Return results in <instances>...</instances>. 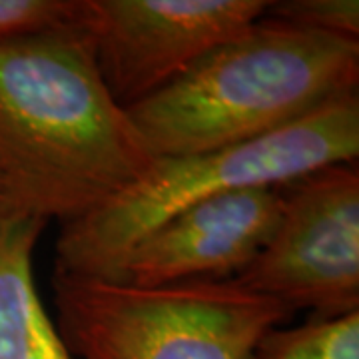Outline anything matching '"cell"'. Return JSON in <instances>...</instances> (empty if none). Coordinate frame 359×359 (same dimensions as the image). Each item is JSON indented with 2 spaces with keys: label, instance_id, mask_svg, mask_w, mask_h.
<instances>
[{
  "label": "cell",
  "instance_id": "obj_11",
  "mask_svg": "<svg viewBox=\"0 0 359 359\" xmlns=\"http://www.w3.org/2000/svg\"><path fill=\"white\" fill-rule=\"evenodd\" d=\"M266 16L287 25L359 40L358 0H282L269 2Z\"/></svg>",
  "mask_w": 359,
  "mask_h": 359
},
{
  "label": "cell",
  "instance_id": "obj_6",
  "mask_svg": "<svg viewBox=\"0 0 359 359\" xmlns=\"http://www.w3.org/2000/svg\"><path fill=\"white\" fill-rule=\"evenodd\" d=\"M269 0H82L80 28L112 98L130 108L268 11Z\"/></svg>",
  "mask_w": 359,
  "mask_h": 359
},
{
  "label": "cell",
  "instance_id": "obj_7",
  "mask_svg": "<svg viewBox=\"0 0 359 359\" xmlns=\"http://www.w3.org/2000/svg\"><path fill=\"white\" fill-rule=\"evenodd\" d=\"M280 212L276 188H245L188 205L130 250L116 280L140 287L231 280L268 244Z\"/></svg>",
  "mask_w": 359,
  "mask_h": 359
},
{
  "label": "cell",
  "instance_id": "obj_5",
  "mask_svg": "<svg viewBox=\"0 0 359 359\" xmlns=\"http://www.w3.org/2000/svg\"><path fill=\"white\" fill-rule=\"evenodd\" d=\"M280 222L233 280L294 313L330 320L359 311V168L337 162L283 182Z\"/></svg>",
  "mask_w": 359,
  "mask_h": 359
},
{
  "label": "cell",
  "instance_id": "obj_10",
  "mask_svg": "<svg viewBox=\"0 0 359 359\" xmlns=\"http://www.w3.org/2000/svg\"><path fill=\"white\" fill-rule=\"evenodd\" d=\"M82 0H0V42L76 26Z\"/></svg>",
  "mask_w": 359,
  "mask_h": 359
},
{
  "label": "cell",
  "instance_id": "obj_4",
  "mask_svg": "<svg viewBox=\"0 0 359 359\" xmlns=\"http://www.w3.org/2000/svg\"><path fill=\"white\" fill-rule=\"evenodd\" d=\"M56 330L80 359H248L292 316L231 280L140 287L54 269Z\"/></svg>",
  "mask_w": 359,
  "mask_h": 359
},
{
  "label": "cell",
  "instance_id": "obj_8",
  "mask_svg": "<svg viewBox=\"0 0 359 359\" xmlns=\"http://www.w3.org/2000/svg\"><path fill=\"white\" fill-rule=\"evenodd\" d=\"M46 224L0 216V359H74L34 282L32 256Z\"/></svg>",
  "mask_w": 359,
  "mask_h": 359
},
{
  "label": "cell",
  "instance_id": "obj_2",
  "mask_svg": "<svg viewBox=\"0 0 359 359\" xmlns=\"http://www.w3.org/2000/svg\"><path fill=\"white\" fill-rule=\"evenodd\" d=\"M359 40L262 16L126 108L154 158L257 140L358 90Z\"/></svg>",
  "mask_w": 359,
  "mask_h": 359
},
{
  "label": "cell",
  "instance_id": "obj_3",
  "mask_svg": "<svg viewBox=\"0 0 359 359\" xmlns=\"http://www.w3.org/2000/svg\"><path fill=\"white\" fill-rule=\"evenodd\" d=\"M359 98L349 90L257 140L204 154L156 158L152 170L100 210L66 224L54 269L116 280L144 236L188 205L283 182L337 162H358Z\"/></svg>",
  "mask_w": 359,
  "mask_h": 359
},
{
  "label": "cell",
  "instance_id": "obj_9",
  "mask_svg": "<svg viewBox=\"0 0 359 359\" xmlns=\"http://www.w3.org/2000/svg\"><path fill=\"white\" fill-rule=\"evenodd\" d=\"M248 359H359V311L299 327H273Z\"/></svg>",
  "mask_w": 359,
  "mask_h": 359
},
{
  "label": "cell",
  "instance_id": "obj_1",
  "mask_svg": "<svg viewBox=\"0 0 359 359\" xmlns=\"http://www.w3.org/2000/svg\"><path fill=\"white\" fill-rule=\"evenodd\" d=\"M154 164L80 25L0 42V216L72 224Z\"/></svg>",
  "mask_w": 359,
  "mask_h": 359
}]
</instances>
